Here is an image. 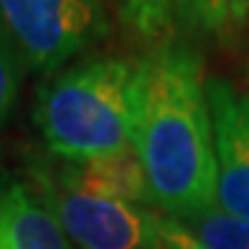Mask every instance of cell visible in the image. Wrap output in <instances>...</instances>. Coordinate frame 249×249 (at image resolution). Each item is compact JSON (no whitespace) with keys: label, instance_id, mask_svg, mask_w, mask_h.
I'll return each mask as SVG.
<instances>
[{"label":"cell","instance_id":"1","mask_svg":"<svg viewBox=\"0 0 249 249\" xmlns=\"http://www.w3.org/2000/svg\"><path fill=\"white\" fill-rule=\"evenodd\" d=\"M132 148L153 206L183 221L216 206V155L201 53L165 41L140 56V112Z\"/></svg>","mask_w":249,"mask_h":249},{"label":"cell","instance_id":"2","mask_svg":"<svg viewBox=\"0 0 249 249\" xmlns=\"http://www.w3.org/2000/svg\"><path fill=\"white\" fill-rule=\"evenodd\" d=\"M140 112V59L92 56L46 76L33 120L51 155L84 163L132 148Z\"/></svg>","mask_w":249,"mask_h":249},{"label":"cell","instance_id":"3","mask_svg":"<svg viewBox=\"0 0 249 249\" xmlns=\"http://www.w3.org/2000/svg\"><path fill=\"white\" fill-rule=\"evenodd\" d=\"M26 186L79 249H160L163 216L150 206L82 191L43 163L28 165Z\"/></svg>","mask_w":249,"mask_h":249},{"label":"cell","instance_id":"4","mask_svg":"<svg viewBox=\"0 0 249 249\" xmlns=\"http://www.w3.org/2000/svg\"><path fill=\"white\" fill-rule=\"evenodd\" d=\"M0 20L23 69L46 76L109 33L99 0H0Z\"/></svg>","mask_w":249,"mask_h":249},{"label":"cell","instance_id":"5","mask_svg":"<svg viewBox=\"0 0 249 249\" xmlns=\"http://www.w3.org/2000/svg\"><path fill=\"white\" fill-rule=\"evenodd\" d=\"M206 102L216 155V206L249 221V94L211 76L206 79Z\"/></svg>","mask_w":249,"mask_h":249},{"label":"cell","instance_id":"6","mask_svg":"<svg viewBox=\"0 0 249 249\" xmlns=\"http://www.w3.org/2000/svg\"><path fill=\"white\" fill-rule=\"evenodd\" d=\"M0 249H71L64 229L20 180H0Z\"/></svg>","mask_w":249,"mask_h":249},{"label":"cell","instance_id":"7","mask_svg":"<svg viewBox=\"0 0 249 249\" xmlns=\"http://www.w3.org/2000/svg\"><path fill=\"white\" fill-rule=\"evenodd\" d=\"M56 173L66 183L89 191V194L120 198L127 203H138V206H153L148 178H145V171L135 148L115 155L94 158V160H84V163L64 160V165L56 168Z\"/></svg>","mask_w":249,"mask_h":249},{"label":"cell","instance_id":"8","mask_svg":"<svg viewBox=\"0 0 249 249\" xmlns=\"http://www.w3.org/2000/svg\"><path fill=\"white\" fill-rule=\"evenodd\" d=\"M158 41H180L183 36L219 33L229 23L226 0H153Z\"/></svg>","mask_w":249,"mask_h":249},{"label":"cell","instance_id":"9","mask_svg":"<svg viewBox=\"0 0 249 249\" xmlns=\"http://www.w3.org/2000/svg\"><path fill=\"white\" fill-rule=\"evenodd\" d=\"M180 224L206 249H249V221L229 216L219 206L194 213Z\"/></svg>","mask_w":249,"mask_h":249},{"label":"cell","instance_id":"10","mask_svg":"<svg viewBox=\"0 0 249 249\" xmlns=\"http://www.w3.org/2000/svg\"><path fill=\"white\" fill-rule=\"evenodd\" d=\"M20 76H23V64L18 59V51L8 36L3 20H0V130L16 109Z\"/></svg>","mask_w":249,"mask_h":249},{"label":"cell","instance_id":"11","mask_svg":"<svg viewBox=\"0 0 249 249\" xmlns=\"http://www.w3.org/2000/svg\"><path fill=\"white\" fill-rule=\"evenodd\" d=\"M122 13L138 33H142V36L150 38V41H158L153 0H122Z\"/></svg>","mask_w":249,"mask_h":249},{"label":"cell","instance_id":"12","mask_svg":"<svg viewBox=\"0 0 249 249\" xmlns=\"http://www.w3.org/2000/svg\"><path fill=\"white\" fill-rule=\"evenodd\" d=\"M160 249H206L180 221L163 216L160 224Z\"/></svg>","mask_w":249,"mask_h":249},{"label":"cell","instance_id":"13","mask_svg":"<svg viewBox=\"0 0 249 249\" xmlns=\"http://www.w3.org/2000/svg\"><path fill=\"white\" fill-rule=\"evenodd\" d=\"M226 10H229V23H244L249 18V0H226Z\"/></svg>","mask_w":249,"mask_h":249}]
</instances>
